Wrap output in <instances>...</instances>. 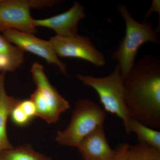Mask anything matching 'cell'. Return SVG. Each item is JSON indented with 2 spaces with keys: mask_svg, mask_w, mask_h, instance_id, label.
I'll return each instance as SVG.
<instances>
[{
  "mask_svg": "<svg viewBox=\"0 0 160 160\" xmlns=\"http://www.w3.org/2000/svg\"><path fill=\"white\" fill-rule=\"evenodd\" d=\"M5 78V72H2L0 73V152L13 148L7 136L6 123L12 109L21 101L7 94Z\"/></svg>",
  "mask_w": 160,
  "mask_h": 160,
  "instance_id": "obj_11",
  "label": "cell"
},
{
  "mask_svg": "<svg viewBox=\"0 0 160 160\" xmlns=\"http://www.w3.org/2000/svg\"><path fill=\"white\" fill-rule=\"evenodd\" d=\"M19 106L22 111L30 119L37 116L36 109L34 103L31 100H26L21 101Z\"/></svg>",
  "mask_w": 160,
  "mask_h": 160,
  "instance_id": "obj_17",
  "label": "cell"
},
{
  "mask_svg": "<svg viewBox=\"0 0 160 160\" xmlns=\"http://www.w3.org/2000/svg\"><path fill=\"white\" fill-rule=\"evenodd\" d=\"M85 17V8L75 2L67 11L48 18L33 19V24L36 28L43 27L52 29L59 36H72L78 34L79 22Z\"/></svg>",
  "mask_w": 160,
  "mask_h": 160,
  "instance_id": "obj_9",
  "label": "cell"
},
{
  "mask_svg": "<svg viewBox=\"0 0 160 160\" xmlns=\"http://www.w3.org/2000/svg\"><path fill=\"white\" fill-rule=\"evenodd\" d=\"M6 39L23 51L40 57L48 63L55 65L60 72L68 75L67 66L54 52L49 40L41 39L32 33L9 29L2 32Z\"/></svg>",
  "mask_w": 160,
  "mask_h": 160,
  "instance_id": "obj_7",
  "label": "cell"
},
{
  "mask_svg": "<svg viewBox=\"0 0 160 160\" xmlns=\"http://www.w3.org/2000/svg\"><path fill=\"white\" fill-rule=\"evenodd\" d=\"M49 41L58 58L86 60L98 67L106 65L105 55L95 46L89 37L78 34L69 37L55 35Z\"/></svg>",
  "mask_w": 160,
  "mask_h": 160,
  "instance_id": "obj_6",
  "label": "cell"
},
{
  "mask_svg": "<svg viewBox=\"0 0 160 160\" xmlns=\"http://www.w3.org/2000/svg\"><path fill=\"white\" fill-rule=\"evenodd\" d=\"M37 89L30 99L34 103L37 116L48 123L57 122L61 114L70 108V104L48 79L41 64L35 62L30 69Z\"/></svg>",
  "mask_w": 160,
  "mask_h": 160,
  "instance_id": "obj_5",
  "label": "cell"
},
{
  "mask_svg": "<svg viewBox=\"0 0 160 160\" xmlns=\"http://www.w3.org/2000/svg\"><path fill=\"white\" fill-rule=\"evenodd\" d=\"M130 145L128 143H123L120 145L117 150L118 153L117 157L114 160H126L127 151Z\"/></svg>",
  "mask_w": 160,
  "mask_h": 160,
  "instance_id": "obj_19",
  "label": "cell"
},
{
  "mask_svg": "<svg viewBox=\"0 0 160 160\" xmlns=\"http://www.w3.org/2000/svg\"><path fill=\"white\" fill-rule=\"evenodd\" d=\"M76 77L85 86L94 89L106 111L116 115L122 121L128 134L129 116L125 105L124 82L117 64L111 73L103 77L78 74Z\"/></svg>",
  "mask_w": 160,
  "mask_h": 160,
  "instance_id": "obj_3",
  "label": "cell"
},
{
  "mask_svg": "<svg viewBox=\"0 0 160 160\" xmlns=\"http://www.w3.org/2000/svg\"><path fill=\"white\" fill-rule=\"evenodd\" d=\"M134 132L138 142H143L160 150V132L143 125L130 118L128 125V134Z\"/></svg>",
  "mask_w": 160,
  "mask_h": 160,
  "instance_id": "obj_13",
  "label": "cell"
},
{
  "mask_svg": "<svg viewBox=\"0 0 160 160\" xmlns=\"http://www.w3.org/2000/svg\"><path fill=\"white\" fill-rule=\"evenodd\" d=\"M19 103L12 109L10 115L12 122L16 125L19 126H24L29 123L31 119L20 108Z\"/></svg>",
  "mask_w": 160,
  "mask_h": 160,
  "instance_id": "obj_16",
  "label": "cell"
},
{
  "mask_svg": "<svg viewBox=\"0 0 160 160\" xmlns=\"http://www.w3.org/2000/svg\"><path fill=\"white\" fill-rule=\"evenodd\" d=\"M105 110L95 102L82 99L76 103L69 125L63 131H58L55 140L62 146L77 147L97 127L103 125Z\"/></svg>",
  "mask_w": 160,
  "mask_h": 160,
  "instance_id": "obj_4",
  "label": "cell"
},
{
  "mask_svg": "<svg viewBox=\"0 0 160 160\" xmlns=\"http://www.w3.org/2000/svg\"><path fill=\"white\" fill-rule=\"evenodd\" d=\"M32 8L36 9H42L48 6H54L59 2V1L55 0H31Z\"/></svg>",
  "mask_w": 160,
  "mask_h": 160,
  "instance_id": "obj_18",
  "label": "cell"
},
{
  "mask_svg": "<svg viewBox=\"0 0 160 160\" xmlns=\"http://www.w3.org/2000/svg\"><path fill=\"white\" fill-rule=\"evenodd\" d=\"M154 12H157L159 14V16H160V1L159 0H153L152 2L151 6L147 12V13L145 15V18L144 21H146V19L148 18Z\"/></svg>",
  "mask_w": 160,
  "mask_h": 160,
  "instance_id": "obj_20",
  "label": "cell"
},
{
  "mask_svg": "<svg viewBox=\"0 0 160 160\" xmlns=\"http://www.w3.org/2000/svg\"><path fill=\"white\" fill-rule=\"evenodd\" d=\"M126 160H160V150L143 142L129 146Z\"/></svg>",
  "mask_w": 160,
  "mask_h": 160,
  "instance_id": "obj_15",
  "label": "cell"
},
{
  "mask_svg": "<svg viewBox=\"0 0 160 160\" xmlns=\"http://www.w3.org/2000/svg\"><path fill=\"white\" fill-rule=\"evenodd\" d=\"M0 160H51V159L35 151L29 145H25L0 152Z\"/></svg>",
  "mask_w": 160,
  "mask_h": 160,
  "instance_id": "obj_14",
  "label": "cell"
},
{
  "mask_svg": "<svg viewBox=\"0 0 160 160\" xmlns=\"http://www.w3.org/2000/svg\"><path fill=\"white\" fill-rule=\"evenodd\" d=\"M118 9L125 22L126 33L112 53L111 58L117 62L124 79L134 66L140 47L146 42L159 44L160 41L158 32L151 23L146 21L138 22L123 4H119Z\"/></svg>",
  "mask_w": 160,
  "mask_h": 160,
  "instance_id": "obj_2",
  "label": "cell"
},
{
  "mask_svg": "<svg viewBox=\"0 0 160 160\" xmlns=\"http://www.w3.org/2000/svg\"><path fill=\"white\" fill-rule=\"evenodd\" d=\"M31 0H0V31L9 29L36 33L30 14Z\"/></svg>",
  "mask_w": 160,
  "mask_h": 160,
  "instance_id": "obj_8",
  "label": "cell"
},
{
  "mask_svg": "<svg viewBox=\"0 0 160 160\" xmlns=\"http://www.w3.org/2000/svg\"><path fill=\"white\" fill-rule=\"evenodd\" d=\"M125 105L130 118L153 129L160 127V61L146 55L123 79Z\"/></svg>",
  "mask_w": 160,
  "mask_h": 160,
  "instance_id": "obj_1",
  "label": "cell"
},
{
  "mask_svg": "<svg viewBox=\"0 0 160 160\" xmlns=\"http://www.w3.org/2000/svg\"><path fill=\"white\" fill-rule=\"evenodd\" d=\"M77 148L84 160H114L117 156V150L108 143L103 125L84 138Z\"/></svg>",
  "mask_w": 160,
  "mask_h": 160,
  "instance_id": "obj_10",
  "label": "cell"
},
{
  "mask_svg": "<svg viewBox=\"0 0 160 160\" xmlns=\"http://www.w3.org/2000/svg\"><path fill=\"white\" fill-rule=\"evenodd\" d=\"M24 52L0 35V70L13 71L22 65Z\"/></svg>",
  "mask_w": 160,
  "mask_h": 160,
  "instance_id": "obj_12",
  "label": "cell"
}]
</instances>
